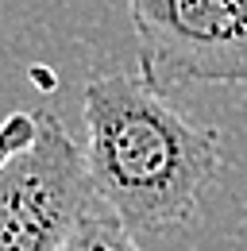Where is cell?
Instances as JSON below:
<instances>
[{"label":"cell","mask_w":247,"mask_h":251,"mask_svg":"<svg viewBox=\"0 0 247 251\" xmlns=\"http://www.w3.org/2000/svg\"><path fill=\"white\" fill-rule=\"evenodd\" d=\"M62 251H143L131 228L124 224L104 201L74 228V236L62 244Z\"/></svg>","instance_id":"277c9868"},{"label":"cell","mask_w":247,"mask_h":251,"mask_svg":"<svg viewBox=\"0 0 247 251\" xmlns=\"http://www.w3.org/2000/svg\"><path fill=\"white\" fill-rule=\"evenodd\" d=\"M85 162L100 201L135 228H185L224 170L220 131L185 120L143 74H104L85 85Z\"/></svg>","instance_id":"6da1fadb"},{"label":"cell","mask_w":247,"mask_h":251,"mask_svg":"<svg viewBox=\"0 0 247 251\" xmlns=\"http://www.w3.org/2000/svg\"><path fill=\"white\" fill-rule=\"evenodd\" d=\"M100 205L85 151L50 112H16L4 127L0 251H62Z\"/></svg>","instance_id":"7a4b0ae2"},{"label":"cell","mask_w":247,"mask_h":251,"mask_svg":"<svg viewBox=\"0 0 247 251\" xmlns=\"http://www.w3.org/2000/svg\"><path fill=\"white\" fill-rule=\"evenodd\" d=\"M143 81L247 93V0H127Z\"/></svg>","instance_id":"3957f363"}]
</instances>
